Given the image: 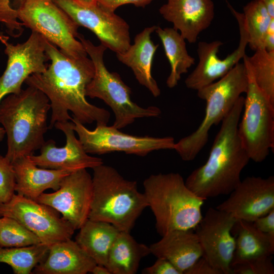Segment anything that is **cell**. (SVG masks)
Here are the masks:
<instances>
[{"mask_svg":"<svg viewBox=\"0 0 274 274\" xmlns=\"http://www.w3.org/2000/svg\"><path fill=\"white\" fill-rule=\"evenodd\" d=\"M46 53L50 61L46 71L31 75L25 83L48 98L51 110L49 129L56 122L71 120L69 112L83 124L95 122L96 125H107L110 113L89 103L86 98L87 86L95 72L91 59L71 58L48 40Z\"/></svg>","mask_w":274,"mask_h":274,"instance_id":"cell-1","label":"cell"},{"mask_svg":"<svg viewBox=\"0 0 274 274\" xmlns=\"http://www.w3.org/2000/svg\"><path fill=\"white\" fill-rule=\"evenodd\" d=\"M244 100L240 96L222 121L207 161L185 181L193 192L205 200L229 195L240 183L241 173L250 160L238 133Z\"/></svg>","mask_w":274,"mask_h":274,"instance_id":"cell-2","label":"cell"},{"mask_svg":"<svg viewBox=\"0 0 274 274\" xmlns=\"http://www.w3.org/2000/svg\"><path fill=\"white\" fill-rule=\"evenodd\" d=\"M50 109L47 96L29 86L7 95L1 101L0 124L7 137L5 157L12 163L33 155L44 145Z\"/></svg>","mask_w":274,"mask_h":274,"instance_id":"cell-3","label":"cell"},{"mask_svg":"<svg viewBox=\"0 0 274 274\" xmlns=\"http://www.w3.org/2000/svg\"><path fill=\"white\" fill-rule=\"evenodd\" d=\"M143 186L161 236L173 230L195 229L203 217L201 207L205 199L186 186L180 174L152 175L145 180Z\"/></svg>","mask_w":274,"mask_h":274,"instance_id":"cell-4","label":"cell"},{"mask_svg":"<svg viewBox=\"0 0 274 274\" xmlns=\"http://www.w3.org/2000/svg\"><path fill=\"white\" fill-rule=\"evenodd\" d=\"M92 198L88 219L107 222L130 232L148 207L136 182L124 179L114 167L103 164L93 168Z\"/></svg>","mask_w":274,"mask_h":274,"instance_id":"cell-5","label":"cell"},{"mask_svg":"<svg viewBox=\"0 0 274 274\" xmlns=\"http://www.w3.org/2000/svg\"><path fill=\"white\" fill-rule=\"evenodd\" d=\"M247 86L246 68L239 62L224 76L197 90L198 97L206 102L205 114L194 132L175 143L174 150L183 160L195 158L207 143L211 127L222 122Z\"/></svg>","mask_w":274,"mask_h":274,"instance_id":"cell-6","label":"cell"},{"mask_svg":"<svg viewBox=\"0 0 274 274\" xmlns=\"http://www.w3.org/2000/svg\"><path fill=\"white\" fill-rule=\"evenodd\" d=\"M78 39L83 45L94 66V75L87 86L86 96L98 98L109 106L114 113L115 119L112 126L122 129L134 122L136 119L157 117L161 111L155 106L142 108L131 99L130 88L116 72L109 71L104 61V52L107 48L100 43L94 45L81 35Z\"/></svg>","mask_w":274,"mask_h":274,"instance_id":"cell-7","label":"cell"},{"mask_svg":"<svg viewBox=\"0 0 274 274\" xmlns=\"http://www.w3.org/2000/svg\"><path fill=\"white\" fill-rule=\"evenodd\" d=\"M243 59L248 86L238 133L250 159L261 162L274 149V104L257 86L246 54Z\"/></svg>","mask_w":274,"mask_h":274,"instance_id":"cell-8","label":"cell"},{"mask_svg":"<svg viewBox=\"0 0 274 274\" xmlns=\"http://www.w3.org/2000/svg\"><path fill=\"white\" fill-rule=\"evenodd\" d=\"M16 10L23 26L43 36L66 55L87 57L77 40L79 26L53 0H24Z\"/></svg>","mask_w":274,"mask_h":274,"instance_id":"cell-9","label":"cell"},{"mask_svg":"<svg viewBox=\"0 0 274 274\" xmlns=\"http://www.w3.org/2000/svg\"><path fill=\"white\" fill-rule=\"evenodd\" d=\"M74 129L88 154L102 155L113 152L145 156L155 150H174L175 141L172 136H135L124 133L112 126L96 125L93 130L72 118Z\"/></svg>","mask_w":274,"mask_h":274,"instance_id":"cell-10","label":"cell"},{"mask_svg":"<svg viewBox=\"0 0 274 274\" xmlns=\"http://www.w3.org/2000/svg\"><path fill=\"white\" fill-rule=\"evenodd\" d=\"M13 218L35 233L41 243L50 246L71 239L75 229L56 210L24 196L14 194L0 203V217Z\"/></svg>","mask_w":274,"mask_h":274,"instance_id":"cell-11","label":"cell"},{"mask_svg":"<svg viewBox=\"0 0 274 274\" xmlns=\"http://www.w3.org/2000/svg\"><path fill=\"white\" fill-rule=\"evenodd\" d=\"M80 26L92 31L100 43L116 53L130 46L129 26L115 12L98 4L86 6L74 0H53Z\"/></svg>","mask_w":274,"mask_h":274,"instance_id":"cell-12","label":"cell"},{"mask_svg":"<svg viewBox=\"0 0 274 274\" xmlns=\"http://www.w3.org/2000/svg\"><path fill=\"white\" fill-rule=\"evenodd\" d=\"M47 41L40 33L31 31L23 43H4L8 61L0 77V102L7 95L20 92L23 83L31 75L46 71L49 60L46 53Z\"/></svg>","mask_w":274,"mask_h":274,"instance_id":"cell-13","label":"cell"},{"mask_svg":"<svg viewBox=\"0 0 274 274\" xmlns=\"http://www.w3.org/2000/svg\"><path fill=\"white\" fill-rule=\"evenodd\" d=\"M225 1L238 25L240 38L237 48L222 59L218 57V53L223 44L222 42L219 40L211 42H199L197 48L198 62L185 81V85L189 89L197 91L220 79L246 54V49L249 38L243 14L235 10L227 0Z\"/></svg>","mask_w":274,"mask_h":274,"instance_id":"cell-14","label":"cell"},{"mask_svg":"<svg viewBox=\"0 0 274 274\" xmlns=\"http://www.w3.org/2000/svg\"><path fill=\"white\" fill-rule=\"evenodd\" d=\"M236 221L229 214L210 208L195 228L202 256L222 274H231L235 247L232 229Z\"/></svg>","mask_w":274,"mask_h":274,"instance_id":"cell-15","label":"cell"},{"mask_svg":"<svg viewBox=\"0 0 274 274\" xmlns=\"http://www.w3.org/2000/svg\"><path fill=\"white\" fill-rule=\"evenodd\" d=\"M92 192V178L82 169L64 177L58 190L44 192L36 200L56 210L76 230L88 219Z\"/></svg>","mask_w":274,"mask_h":274,"instance_id":"cell-16","label":"cell"},{"mask_svg":"<svg viewBox=\"0 0 274 274\" xmlns=\"http://www.w3.org/2000/svg\"><path fill=\"white\" fill-rule=\"evenodd\" d=\"M217 207L237 221L253 222L274 209V177H247Z\"/></svg>","mask_w":274,"mask_h":274,"instance_id":"cell-17","label":"cell"},{"mask_svg":"<svg viewBox=\"0 0 274 274\" xmlns=\"http://www.w3.org/2000/svg\"><path fill=\"white\" fill-rule=\"evenodd\" d=\"M54 127L65 134V145L57 147L54 140L45 141L39 155L28 156L35 165L41 168L72 173L82 169H93L104 163L101 158L91 156L84 150L76 137L72 121L57 122Z\"/></svg>","mask_w":274,"mask_h":274,"instance_id":"cell-18","label":"cell"},{"mask_svg":"<svg viewBox=\"0 0 274 274\" xmlns=\"http://www.w3.org/2000/svg\"><path fill=\"white\" fill-rule=\"evenodd\" d=\"M159 13L189 43L211 24L215 16L212 0H167Z\"/></svg>","mask_w":274,"mask_h":274,"instance_id":"cell-19","label":"cell"},{"mask_svg":"<svg viewBox=\"0 0 274 274\" xmlns=\"http://www.w3.org/2000/svg\"><path fill=\"white\" fill-rule=\"evenodd\" d=\"M95 261L74 241L69 239L51 245L46 258L32 270L37 274H86Z\"/></svg>","mask_w":274,"mask_h":274,"instance_id":"cell-20","label":"cell"},{"mask_svg":"<svg viewBox=\"0 0 274 274\" xmlns=\"http://www.w3.org/2000/svg\"><path fill=\"white\" fill-rule=\"evenodd\" d=\"M161 236L149 246L151 254L167 259L182 274L203 255L198 237L191 230H173Z\"/></svg>","mask_w":274,"mask_h":274,"instance_id":"cell-21","label":"cell"},{"mask_svg":"<svg viewBox=\"0 0 274 274\" xmlns=\"http://www.w3.org/2000/svg\"><path fill=\"white\" fill-rule=\"evenodd\" d=\"M158 26L145 28L137 34L134 44L124 52L116 53L118 59L129 67L140 84L145 86L154 97L160 94V88L151 74L155 53L159 45H155L151 35Z\"/></svg>","mask_w":274,"mask_h":274,"instance_id":"cell-22","label":"cell"},{"mask_svg":"<svg viewBox=\"0 0 274 274\" xmlns=\"http://www.w3.org/2000/svg\"><path fill=\"white\" fill-rule=\"evenodd\" d=\"M12 164L15 178V192L35 200L48 189L54 191L58 190L62 180L71 173L65 170L39 167L28 156L19 158Z\"/></svg>","mask_w":274,"mask_h":274,"instance_id":"cell-23","label":"cell"},{"mask_svg":"<svg viewBox=\"0 0 274 274\" xmlns=\"http://www.w3.org/2000/svg\"><path fill=\"white\" fill-rule=\"evenodd\" d=\"M232 229L236 231V237L231 267L243 261L267 257L273 254L274 236L259 231L253 222L238 220Z\"/></svg>","mask_w":274,"mask_h":274,"instance_id":"cell-24","label":"cell"},{"mask_svg":"<svg viewBox=\"0 0 274 274\" xmlns=\"http://www.w3.org/2000/svg\"><path fill=\"white\" fill-rule=\"evenodd\" d=\"M76 242L97 264L106 266L118 230L107 222L88 219L79 229Z\"/></svg>","mask_w":274,"mask_h":274,"instance_id":"cell-25","label":"cell"},{"mask_svg":"<svg viewBox=\"0 0 274 274\" xmlns=\"http://www.w3.org/2000/svg\"><path fill=\"white\" fill-rule=\"evenodd\" d=\"M150 254L149 246L138 242L130 232L119 231L110 250L106 266L111 274H135L141 260Z\"/></svg>","mask_w":274,"mask_h":274,"instance_id":"cell-26","label":"cell"},{"mask_svg":"<svg viewBox=\"0 0 274 274\" xmlns=\"http://www.w3.org/2000/svg\"><path fill=\"white\" fill-rule=\"evenodd\" d=\"M155 31L161 41L170 65L166 83L168 88H173L178 85L181 75L195 64V59L188 53L185 39L173 27L157 26Z\"/></svg>","mask_w":274,"mask_h":274,"instance_id":"cell-27","label":"cell"},{"mask_svg":"<svg viewBox=\"0 0 274 274\" xmlns=\"http://www.w3.org/2000/svg\"><path fill=\"white\" fill-rule=\"evenodd\" d=\"M49 247L42 243L24 247L0 246V262L10 266L15 274L32 273L46 258Z\"/></svg>","mask_w":274,"mask_h":274,"instance_id":"cell-28","label":"cell"},{"mask_svg":"<svg viewBox=\"0 0 274 274\" xmlns=\"http://www.w3.org/2000/svg\"><path fill=\"white\" fill-rule=\"evenodd\" d=\"M243 16L248 35V45L253 51L263 48L266 32L272 19L264 5L252 0L243 8Z\"/></svg>","mask_w":274,"mask_h":274,"instance_id":"cell-29","label":"cell"},{"mask_svg":"<svg viewBox=\"0 0 274 274\" xmlns=\"http://www.w3.org/2000/svg\"><path fill=\"white\" fill-rule=\"evenodd\" d=\"M247 59L257 86L274 104V51L259 49Z\"/></svg>","mask_w":274,"mask_h":274,"instance_id":"cell-30","label":"cell"},{"mask_svg":"<svg viewBox=\"0 0 274 274\" xmlns=\"http://www.w3.org/2000/svg\"><path fill=\"white\" fill-rule=\"evenodd\" d=\"M41 243L39 237L17 220L0 218V246L24 247Z\"/></svg>","mask_w":274,"mask_h":274,"instance_id":"cell-31","label":"cell"},{"mask_svg":"<svg viewBox=\"0 0 274 274\" xmlns=\"http://www.w3.org/2000/svg\"><path fill=\"white\" fill-rule=\"evenodd\" d=\"M24 0H0V22L11 36L17 38L23 31V25L18 20L17 8Z\"/></svg>","mask_w":274,"mask_h":274,"instance_id":"cell-32","label":"cell"},{"mask_svg":"<svg viewBox=\"0 0 274 274\" xmlns=\"http://www.w3.org/2000/svg\"><path fill=\"white\" fill-rule=\"evenodd\" d=\"M272 255L243 261L234 265L231 274H273Z\"/></svg>","mask_w":274,"mask_h":274,"instance_id":"cell-33","label":"cell"},{"mask_svg":"<svg viewBox=\"0 0 274 274\" xmlns=\"http://www.w3.org/2000/svg\"><path fill=\"white\" fill-rule=\"evenodd\" d=\"M15 178L12 163L0 155V203L8 201L15 194Z\"/></svg>","mask_w":274,"mask_h":274,"instance_id":"cell-34","label":"cell"},{"mask_svg":"<svg viewBox=\"0 0 274 274\" xmlns=\"http://www.w3.org/2000/svg\"><path fill=\"white\" fill-rule=\"evenodd\" d=\"M144 274H182L168 260L163 258H157L152 265L144 268Z\"/></svg>","mask_w":274,"mask_h":274,"instance_id":"cell-35","label":"cell"},{"mask_svg":"<svg viewBox=\"0 0 274 274\" xmlns=\"http://www.w3.org/2000/svg\"><path fill=\"white\" fill-rule=\"evenodd\" d=\"M153 0H97V4L110 11L115 10L123 5L133 4L136 7H144Z\"/></svg>","mask_w":274,"mask_h":274,"instance_id":"cell-36","label":"cell"},{"mask_svg":"<svg viewBox=\"0 0 274 274\" xmlns=\"http://www.w3.org/2000/svg\"><path fill=\"white\" fill-rule=\"evenodd\" d=\"M184 274H222L203 256L198 259Z\"/></svg>","mask_w":274,"mask_h":274,"instance_id":"cell-37","label":"cell"},{"mask_svg":"<svg viewBox=\"0 0 274 274\" xmlns=\"http://www.w3.org/2000/svg\"><path fill=\"white\" fill-rule=\"evenodd\" d=\"M253 224L259 231L274 236V209L255 220Z\"/></svg>","mask_w":274,"mask_h":274,"instance_id":"cell-38","label":"cell"},{"mask_svg":"<svg viewBox=\"0 0 274 274\" xmlns=\"http://www.w3.org/2000/svg\"><path fill=\"white\" fill-rule=\"evenodd\" d=\"M263 48L268 51H274V19H272L266 32Z\"/></svg>","mask_w":274,"mask_h":274,"instance_id":"cell-39","label":"cell"},{"mask_svg":"<svg viewBox=\"0 0 274 274\" xmlns=\"http://www.w3.org/2000/svg\"><path fill=\"white\" fill-rule=\"evenodd\" d=\"M265 6L271 18H274V0H257Z\"/></svg>","mask_w":274,"mask_h":274,"instance_id":"cell-40","label":"cell"},{"mask_svg":"<svg viewBox=\"0 0 274 274\" xmlns=\"http://www.w3.org/2000/svg\"><path fill=\"white\" fill-rule=\"evenodd\" d=\"M91 272L93 274H111L106 266L97 264L92 268Z\"/></svg>","mask_w":274,"mask_h":274,"instance_id":"cell-41","label":"cell"},{"mask_svg":"<svg viewBox=\"0 0 274 274\" xmlns=\"http://www.w3.org/2000/svg\"><path fill=\"white\" fill-rule=\"evenodd\" d=\"M77 3L86 6L94 5L97 4V0H74Z\"/></svg>","mask_w":274,"mask_h":274,"instance_id":"cell-42","label":"cell"},{"mask_svg":"<svg viewBox=\"0 0 274 274\" xmlns=\"http://www.w3.org/2000/svg\"><path fill=\"white\" fill-rule=\"evenodd\" d=\"M5 134L6 133L4 128L0 126V142L2 141Z\"/></svg>","mask_w":274,"mask_h":274,"instance_id":"cell-43","label":"cell"}]
</instances>
